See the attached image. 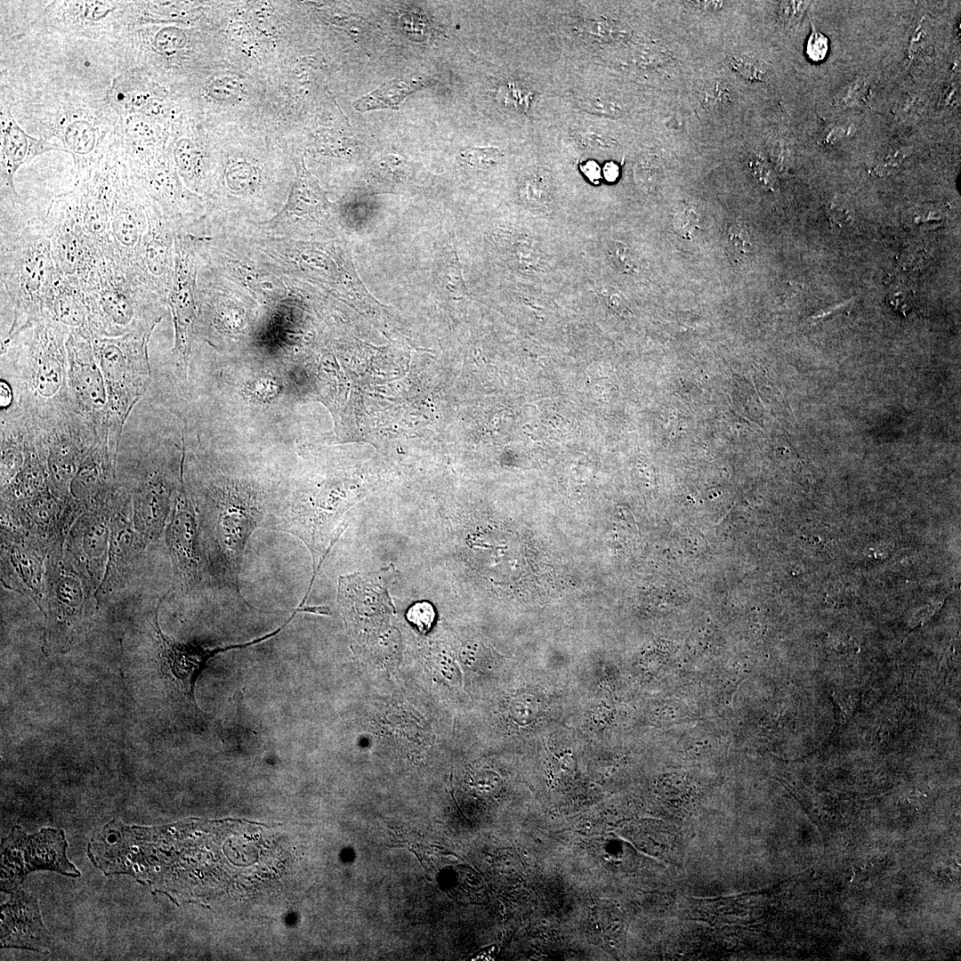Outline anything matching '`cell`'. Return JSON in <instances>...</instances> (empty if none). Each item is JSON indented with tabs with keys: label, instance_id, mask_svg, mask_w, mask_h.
Segmentation results:
<instances>
[{
	"label": "cell",
	"instance_id": "cell-1",
	"mask_svg": "<svg viewBox=\"0 0 961 961\" xmlns=\"http://www.w3.org/2000/svg\"><path fill=\"white\" fill-rule=\"evenodd\" d=\"M0 272L2 291L12 308L5 339L44 316L49 292L58 275L44 218L23 199H1Z\"/></svg>",
	"mask_w": 961,
	"mask_h": 961
},
{
	"label": "cell",
	"instance_id": "cell-2",
	"mask_svg": "<svg viewBox=\"0 0 961 961\" xmlns=\"http://www.w3.org/2000/svg\"><path fill=\"white\" fill-rule=\"evenodd\" d=\"M24 110L40 137L57 142L72 157L75 181L93 170L117 139L119 116L106 97L53 96Z\"/></svg>",
	"mask_w": 961,
	"mask_h": 961
},
{
	"label": "cell",
	"instance_id": "cell-3",
	"mask_svg": "<svg viewBox=\"0 0 961 961\" xmlns=\"http://www.w3.org/2000/svg\"><path fill=\"white\" fill-rule=\"evenodd\" d=\"M263 516V502L257 493L249 486L234 482L216 489L199 513V537L206 565L217 580L239 595L244 552Z\"/></svg>",
	"mask_w": 961,
	"mask_h": 961
},
{
	"label": "cell",
	"instance_id": "cell-4",
	"mask_svg": "<svg viewBox=\"0 0 961 961\" xmlns=\"http://www.w3.org/2000/svg\"><path fill=\"white\" fill-rule=\"evenodd\" d=\"M85 292L90 338L151 335L163 318L157 311L160 300L141 278L113 262L106 261L97 282Z\"/></svg>",
	"mask_w": 961,
	"mask_h": 961
},
{
	"label": "cell",
	"instance_id": "cell-5",
	"mask_svg": "<svg viewBox=\"0 0 961 961\" xmlns=\"http://www.w3.org/2000/svg\"><path fill=\"white\" fill-rule=\"evenodd\" d=\"M68 335L63 327L43 317L11 338L20 339V351L27 367L25 389L39 417L51 416L53 406L75 411L68 383Z\"/></svg>",
	"mask_w": 961,
	"mask_h": 961
},
{
	"label": "cell",
	"instance_id": "cell-6",
	"mask_svg": "<svg viewBox=\"0 0 961 961\" xmlns=\"http://www.w3.org/2000/svg\"><path fill=\"white\" fill-rule=\"evenodd\" d=\"M149 336L128 334L90 338L107 390L109 437L117 445L126 417L147 387Z\"/></svg>",
	"mask_w": 961,
	"mask_h": 961
},
{
	"label": "cell",
	"instance_id": "cell-7",
	"mask_svg": "<svg viewBox=\"0 0 961 961\" xmlns=\"http://www.w3.org/2000/svg\"><path fill=\"white\" fill-rule=\"evenodd\" d=\"M45 563L42 611L46 618L45 645L67 648L91 616L96 594L89 580L54 552Z\"/></svg>",
	"mask_w": 961,
	"mask_h": 961
},
{
	"label": "cell",
	"instance_id": "cell-8",
	"mask_svg": "<svg viewBox=\"0 0 961 961\" xmlns=\"http://www.w3.org/2000/svg\"><path fill=\"white\" fill-rule=\"evenodd\" d=\"M111 153L109 245L112 259L109 262L140 275L139 253L147 230L150 198L128 167L116 141Z\"/></svg>",
	"mask_w": 961,
	"mask_h": 961
},
{
	"label": "cell",
	"instance_id": "cell-9",
	"mask_svg": "<svg viewBox=\"0 0 961 961\" xmlns=\"http://www.w3.org/2000/svg\"><path fill=\"white\" fill-rule=\"evenodd\" d=\"M33 24L45 33L110 43L134 28L133 1H52Z\"/></svg>",
	"mask_w": 961,
	"mask_h": 961
},
{
	"label": "cell",
	"instance_id": "cell-10",
	"mask_svg": "<svg viewBox=\"0 0 961 961\" xmlns=\"http://www.w3.org/2000/svg\"><path fill=\"white\" fill-rule=\"evenodd\" d=\"M68 841L62 829L42 828L28 835L20 826H14L2 839L1 890L11 893L31 872L50 870L77 877L80 871L66 855Z\"/></svg>",
	"mask_w": 961,
	"mask_h": 961
},
{
	"label": "cell",
	"instance_id": "cell-11",
	"mask_svg": "<svg viewBox=\"0 0 961 961\" xmlns=\"http://www.w3.org/2000/svg\"><path fill=\"white\" fill-rule=\"evenodd\" d=\"M56 269L85 289L97 282L106 260L89 238L65 193L52 198L44 215Z\"/></svg>",
	"mask_w": 961,
	"mask_h": 961
},
{
	"label": "cell",
	"instance_id": "cell-12",
	"mask_svg": "<svg viewBox=\"0 0 961 961\" xmlns=\"http://www.w3.org/2000/svg\"><path fill=\"white\" fill-rule=\"evenodd\" d=\"M68 383L75 412L95 432L99 440L109 442L108 395L92 342L77 333L69 334Z\"/></svg>",
	"mask_w": 961,
	"mask_h": 961
},
{
	"label": "cell",
	"instance_id": "cell-13",
	"mask_svg": "<svg viewBox=\"0 0 961 961\" xmlns=\"http://www.w3.org/2000/svg\"><path fill=\"white\" fill-rule=\"evenodd\" d=\"M159 601L154 615V633L157 643V658L160 677L165 685L188 700L198 709L195 700V686L208 661L215 655L230 650L245 649L260 643L278 634L290 621L271 633L245 643L224 647H206L203 645L179 642L163 633L158 624Z\"/></svg>",
	"mask_w": 961,
	"mask_h": 961
},
{
	"label": "cell",
	"instance_id": "cell-14",
	"mask_svg": "<svg viewBox=\"0 0 961 961\" xmlns=\"http://www.w3.org/2000/svg\"><path fill=\"white\" fill-rule=\"evenodd\" d=\"M174 238V264L166 296L175 331L174 350L187 365L198 315L196 239L181 230Z\"/></svg>",
	"mask_w": 961,
	"mask_h": 961
},
{
	"label": "cell",
	"instance_id": "cell-15",
	"mask_svg": "<svg viewBox=\"0 0 961 961\" xmlns=\"http://www.w3.org/2000/svg\"><path fill=\"white\" fill-rule=\"evenodd\" d=\"M112 190L111 148L101 163L65 192L83 229L101 252L112 259L109 222Z\"/></svg>",
	"mask_w": 961,
	"mask_h": 961
},
{
	"label": "cell",
	"instance_id": "cell-16",
	"mask_svg": "<svg viewBox=\"0 0 961 961\" xmlns=\"http://www.w3.org/2000/svg\"><path fill=\"white\" fill-rule=\"evenodd\" d=\"M108 498L85 511L69 529L64 557L91 583L95 593L105 575L109 547Z\"/></svg>",
	"mask_w": 961,
	"mask_h": 961
},
{
	"label": "cell",
	"instance_id": "cell-17",
	"mask_svg": "<svg viewBox=\"0 0 961 961\" xmlns=\"http://www.w3.org/2000/svg\"><path fill=\"white\" fill-rule=\"evenodd\" d=\"M166 542L176 582L183 593H191L203 580L205 559L197 513L183 487L174 502Z\"/></svg>",
	"mask_w": 961,
	"mask_h": 961
},
{
	"label": "cell",
	"instance_id": "cell-18",
	"mask_svg": "<svg viewBox=\"0 0 961 961\" xmlns=\"http://www.w3.org/2000/svg\"><path fill=\"white\" fill-rule=\"evenodd\" d=\"M147 214V230L139 253V272L160 302L166 303L174 271L175 232L170 219L151 198Z\"/></svg>",
	"mask_w": 961,
	"mask_h": 961
},
{
	"label": "cell",
	"instance_id": "cell-19",
	"mask_svg": "<svg viewBox=\"0 0 961 961\" xmlns=\"http://www.w3.org/2000/svg\"><path fill=\"white\" fill-rule=\"evenodd\" d=\"M109 505V547L105 575L96 592L97 601L124 586L136 561L146 547L137 534L128 501L120 496Z\"/></svg>",
	"mask_w": 961,
	"mask_h": 961
},
{
	"label": "cell",
	"instance_id": "cell-20",
	"mask_svg": "<svg viewBox=\"0 0 961 961\" xmlns=\"http://www.w3.org/2000/svg\"><path fill=\"white\" fill-rule=\"evenodd\" d=\"M46 549L24 532L4 529L2 534V576L10 587L29 596L42 610Z\"/></svg>",
	"mask_w": 961,
	"mask_h": 961
},
{
	"label": "cell",
	"instance_id": "cell-21",
	"mask_svg": "<svg viewBox=\"0 0 961 961\" xmlns=\"http://www.w3.org/2000/svg\"><path fill=\"white\" fill-rule=\"evenodd\" d=\"M0 188L1 199H22L14 185L19 168L35 157L62 149L57 142L25 132L17 123L12 104L1 96L0 104Z\"/></svg>",
	"mask_w": 961,
	"mask_h": 961
},
{
	"label": "cell",
	"instance_id": "cell-22",
	"mask_svg": "<svg viewBox=\"0 0 961 961\" xmlns=\"http://www.w3.org/2000/svg\"><path fill=\"white\" fill-rule=\"evenodd\" d=\"M2 905L1 947L48 954L52 936L44 926L37 899L18 888Z\"/></svg>",
	"mask_w": 961,
	"mask_h": 961
},
{
	"label": "cell",
	"instance_id": "cell-23",
	"mask_svg": "<svg viewBox=\"0 0 961 961\" xmlns=\"http://www.w3.org/2000/svg\"><path fill=\"white\" fill-rule=\"evenodd\" d=\"M106 98L118 116L141 114L157 119L166 111L158 86L138 70L120 71L113 78Z\"/></svg>",
	"mask_w": 961,
	"mask_h": 961
},
{
	"label": "cell",
	"instance_id": "cell-24",
	"mask_svg": "<svg viewBox=\"0 0 961 961\" xmlns=\"http://www.w3.org/2000/svg\"><path fill=\"white\" fill-rule=\"evenodd\" d=\"M44 316L69 334L77 333L90 339L86 292L78 281L58 273L45 302Z\"/></svg>",
	"mask_w": 961,
	"mask_h": 961
},
{
	"label": "cell",
	"instance_id": "cell-25",
	"mask_svg": "<svg viewBox=\"0 0 961 961\" xmlns=\"http://www.w3.org/2000/svg\"><path fill=\"white\" fill-rule=\"evenodd\" d=\"M169 497V488L157 478L146 480L134 494L133 525L145 546L158 538L166 528Z\"/></svg>",
	"mask_w": 961,
	"mask_h": 961
},
{
	"label": "cell",
	"instance_id": "cell-26",
	"mask_svg": "<svg viewBox=\"0 0 961 961\" xmlns=\"http://www.w3.org/2000/svg\"><path fill=\"white\" fill-rule=\"evenodd\" d=\"M329 202L317 180L309 173L302 158L297 165V175L287 201L281 210L282 215H303L319 214L327 209Z\"/></svg>",
	"mask_w": 961,
	"mask_h": 961
},
{
	"label": "cell",
	"instance_id": "cell-27",
	"mask_svg": "<svg viewBox=\"0 0 961 961\" xmlns=\"http://www.w3.org/2000/svg\"><path fill=\"white\" fill-rule=\"evenodd\" d=\"M419 87L418 82H392L356 101L354 108L359 111L383 108L397 109L399 104Z\"/></svg>",
	"mask_w": 961,
	"mask_h": 961
},
{
	"label": "cell",
	"instance_id": "cell-28",
	"mask_svg": "<svg viewBox=\"0 0 961 961\" xmlns=\"http://www.w3.org/2000/svg\"><path fill=\"white\" fill-rule=\"evenodd\" d=\"M753 238L742 223L732 225L727 233L726 249L729 259L737 267H744L753 254Z\"/></svg>",
	"mask_w": 961,
	"mask_h": 961
},
{
	"label": "cell",
	"instance_id": "cell-29",
	"mask_svg": "<svg viewBox=\"0 0 961 961\" xmlns=\"http://www.w3.org/2000/svg\"><path fill=\"white\" fill-rule=\"evenodd\" d=\"M463 163L471 168L487 169L499 163L503 154L496 148L464 149L460 153Z\"/></svg>",
	"mask_w": 961,
	"mask_h": 961
},
{
	"label": "cell",
	"instance_id": "cell-30",
	"mask_svg": "<svg viewBox=\"0 0 961 961\" xmlns=\"http://www.w3.org/2000/svg\"><path fill=\"white\" fill-rule=\"evenodd\" d=\"M871 85L870 78L860 76L846 85L836 95V103L843 108L858 106L867 96Z\"/></svg>",
	"mask_w": 961,
	"mask_h": 961
},
{
	"label": "cell",
	"instance_id": "cell-31",
	"mask_svg": "<svg viewBox=\"0 0 961 961\" xmlns=\"http://www.w3.org/2000/svg\"><path fill=\"white\" fill-rule=\"evenodd\" d=\"M827 214L830 222L840 228L850 226L855 220V210L844 195H835L828 204Z\"/></svg>",
	"mask_w": 961,
	"mask_h": 961
},
{
	"label": "cell",
	"instance_id": "cell-32",
	"mask_svg": "<svg viewBox=\"0 0 961 961\" xmlns=\"http://www.w3.org/2000/svg\"><path fill=\"white\" fill-rule=\"evenodd\" d=\"M913 153V147L902 146L890 152L883 161L876 166L871 174L877 177H885L898 172L908 157Z\"/></svg>",
	"mask_w": 961,
	"mask_h": 961
},
{
	"label": "cell",
	"instance_id": "cell-33",
	"mask_svg": "<svg viewBox=\"0 0 961 961\" xmlns=\"http://www.w3.org/2000/svg\"><path fill=\"white\" fill-rule=\"evenodd\" d=\"M434 617L435 613L432 606L425 602L414 604L407 613L408 621L422 633H425L431 628Z\"/></svg>",
	"mask_w": 961,
	"mask_h": 961
},
{
	"label": "cell",
	"instance_id": "cell-34",
	"mask_svg": "<svg viewBox=\"0 0 961 961\" xmlns=\"http://www.w3.org/2000/svg\"><path fill=\"white\" fill-rule=\"evenodd\" d=\"M812 32L811 33L807 44H806V54L808 58L813 62L823 61L829 50L828 38L822 33L819 32L812 22Z\"/></svg>",
	"mask_w": 961,
	"mask_h": 961
},
{
	"label": "cell",
	"instance_id": "cell-35",
	"mask_svg": "<svg viewBox=\"0 0 961 961\" xmlns=\"http://www.w3.org/2000/svg\"><path fill=\"white\" fill-rule=\"evenodd\" d=\"M811 2L806 1H785L779 5V17L787 26L793 27L798 24L806 12Z\"/></svg>",
	"mask_w": 961,
	"mask_h": 961
},
{
	"label": "cell",
	"instance_id": "cell-36",
	"mask_svg": "<svg viewBox=\"0 0 961 961\" xmlns=\"http://www.w3.org/2000/svg\"><path fill=\"white\" fill-rule=\"evenodd\" d=\"M579 105L590 113L604 117L619 116L622 110L615 102L596 97L584 99Z\"/></svg>",
	"mask_w": 961,
	"mask_h": 961
},
{
	"label": "cell",
	"instance_id": "cell-37",
	"mask_svg": "<svg viewBox=\"0 0 961 961\" xmlns=\"http://www.w3.org/2000/svg\"><path fill=\"white\" fill-rule=\"evenodd\" d=\"M502 94L504 101L517 109H524L529 104L530 93L521 85H508Z\"/></svg>",
	"mask_w": 961,
	"mask_h": 961
},
{
	"label": "cell",
	"instance_id": "cell-38",
	"mask_svg": "<svg viewBox=\"0 0 961 961\" xmlns=\"http://www.w3.org/2000/svg\"><path fill=\"white\" fill-rule=\"evenodd\" d=\"M734 67L749 79L763 80L766 77V69L756 61L748 58H739L732 61Z\"/></svg>",
	"mask_w": 961,
	"mask_h": 961
},
{
	"label": "cell",
	"instance_id": "cell-39",
	"mask_svg": "<svg viewBox=\"0 0 961 961\" xmlns=\"http://www.w3.org/2000/svg\"><path fill=\"white\" fill-rule=\"evenodd\" d=\"M929 24L925 18H923L917 24L915 31L910 38L908 57L912 61L917 52L925 47L927 40L929 39Z\"/></svg>",
	"mask_w": 961,
	"mask_h": 961
},
{
	"label": "cell",
	"instance_id": "cell-40",
	"mask_svg": "<svg viewBox=\"0 0 961 961\" xmlns=\"http://www.w3.org/2000/svg\"><path fill=\"white\" fill-rule=\"evenodd\" d=\"M855 127L851 123L832 124L826 131L824 143L836 144L852 136Z\"/></svg>",
	"mask_w": 961,
	"mask_h": 961
},
{
	"label": "cell",
	"instance_id": "cell-41",
	"mask_svg": "<svg viewBox=\"0 0 961 961\" xmlns=\"http://www.w3.org/2000/svg\"><path fill=\"white\" fill-rule=\"evenodd\" d=\"M610 254L613 262L621 271L629 272L635 268L630 250L622 243H614L610 248Z\"/></svg>",
	"mask_w": 961,
	"mask_h": 961
},
{
	"label": "cell",
	"instance_id": "cell-42",
	"mask_svg": "<svg viewBox=\"0 0 961 961\" xmlns=\"http://www.w3.org/2000/svg\"><path fill=\"white\" fill-rule=\"evenodd\" d=\"M523 194L530 202L542 203L546 199L545 186L537 180L526 181L523 187Z\"/></svg>",
	"mask_w": 961,
	"mask_h": 961
},
{
	"label": "cell",
	"instance_id": "cell-43",
	"mask_svg": "<svg viewBox=\"0 0 961 961\" xmlns=\"http://www.w3.org/2000/svg\"><path fill=\"white\" fill-rule=\"evenodd\" d=\"M924 101L920 95H907L900 105V114L902 117H914L923 109Z\"/></svg>",
	"mask_w": 961,
	"mask_h": 961
},
{
	"label": "cell",
	"instance_id": "cell-44",
	"mask_svg": "<svg viewBox=\"0 0 961 961\" xmlns=\"http://www.w3.org/2000/svg\"><path fill=\"white\" fill-rule=\"evenodd\" d=\"M698 221L691 212L685 211L675 218V226L680 232L691 234L698 227Z\"/></svg>",
	"mask_w": 961,
	"mask_h": 961
},
{
	"label": "cell",
	"instance_id": "cell-45",
	"mask_svg": "<svg viewBox=\"0 0 961 961\" xmlns=\"http://www.w3.org/2000/svg\"><path fill=\"white\" fill-rule=\"evenodd\" d=\"M585 139L590 145L596 148L608 149L614 145L611 138L600 133H587Z\"/></svg>",
	"mask_w": 961,
	"mask_h": 961
},
{
	"label": "cell",
	"instance_id": "cell-46",
	"mask_svg": "<svg viewBox=\"0 0 961 961\" xmlns=\"http://www.w3.org/2000/svg\"><path fill=\"white\" fill-rule=\"evenodd\" d=\"M582 170L585 175L592 182H597L602 178V170L599 165L594 161H587L582 166Z\"/></svg>",
	"mask_w": 961,
	"mask_h": 961
},
{
	"label": "cell",
	"instance_id": "cell-47",
	"mask_svg": "<svg viewBox=\"0 0 961 961\" xmlns=\"http://www.w3.org/2000/svg\"><path fill=\"white\" fill-rule=\"evenodd\" d=\"M605 23L602 22H591L589 24V33L598 37H608L610 35L611 29Z\"/></svg>",
	"mask_w": 961,
	"mask_h": 961
},
{
	"label": "cell",
	"instance_id": "cell-48",
	"mask_svg": "<svg viewBox=\"0 0 961 961\" xmlns=\"http://www.w3.org/2000/svg\"><path fill=\"white\" fill-rule=\"evenodd\" d=\"M602 174L610 182H615L619 176V168L613 162L607 163L602 170Z\"/></svg>",
	"mask_w": 961,
	"mask_h": 961
},
{
	"label": "cell",
	"instance_id": "cell-49",
	"mask_svg": "<svg viewBox=\"0 0 961 961\" xmlns=\"http://www.w3.org/2000/svg\"><path fill=\"white\" fill-rule=\"evenodd\" d=\"M892 303H894L895 307H899L900 308V310H902L903 308H905L906 310L909 309L910 303V297L909 293L903 290L894 293L892 295Z\"/></svg>",
	"mask_w": 961,
	"mask_h": 961
},
{
	"label": "cell",
	"instance_id": "cell-50",
	"mask_svg": "<svg viewBox=\"0 0 961 961\" xmlns=\"http://www.w3.org/2000/svg\"><path fill=\"white\" fill-rule=\"evenodd\" d=\"M691 3L698 9L706 12L718 11L723 5V2L722 1H694Z\"/></svg>",
	"mask_w": 961,
	"mask_h": 961
},
{
	"label": "cell",
	"instance_id": "cell-51",
	"mask_svg": "<svg viewBox=\"0 0 961 961\" xmlns=\"http://www.w3.org/2000/svg\"><path fill=\"white\" fill-rule=\"evenodd\" d=\"M11 387L5 383H1V406L7 407L12 400Z\"/></svg>",
	"mask_w": 961,
	"mask_h": 961
}]
</instances>
